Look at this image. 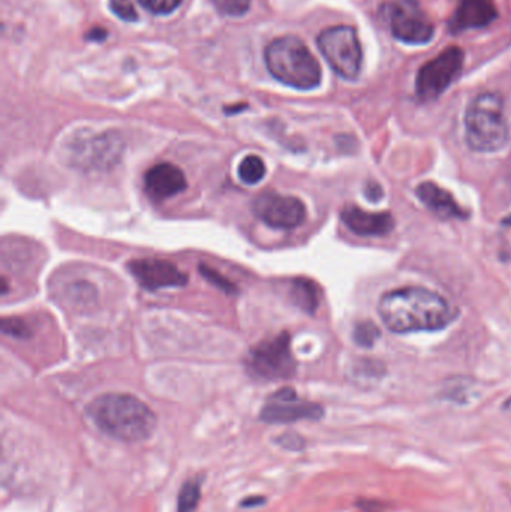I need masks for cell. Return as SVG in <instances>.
Returning a JSON list of instances; mask_svg holds the SVG:
<instances>
[{"label":"cell","instance_id":"44dd1931","mask_svg":"<svg viewBox=\"0 0 511 512\" xmlns=\"http://www.w3.org/2000/svg\"><path fill=\"white\" fill-rule=\"evenodd\" d=\"M378 337H380V330H378L377 325L369 321L360 322L354 330V340H356L357 345L363 346V348H371Z\"/></svg>","mask_w":511,"mask_h":512},{"label":"cell","instance_id":"603a6c76","mask_svg":"<svg viewBox=\"0 0 511 512\" xmlns=\"http://www.w3.org/2000/svg\"><path fill=\"white\" fill-rule=\"evenodd\" d=\"M2 330L3 333L17 337V339H27L32 336L29 325L20 318H3Z\"/></svg>","mask_w":511,"mask_h":512},{"label":"cell","instance_id":"6da1fadb","mask_svg":"<svg viewBox=\"0 0 511 512\" xmlns=\"http://www.w3.org/2000/svg\"><path fill=\"white\" fill-rule=\"evenodd\" d=\"M378 313L387 328L396 334L437 331L453 321L446 298L422 286H405L380 298Z\"/></svg>","mask_w":511,"mask_h":512},{"label":"cell","instance_id":"9a60e30c","mask_svg":"<svg viewBox=\"0 0 511 512\" xmlns=\"http://www.w3.org/2000/svg\"><path fill=\"white\" fill-rule=\"evenodd\" d=\"M497 17L498 11L492 0H459L449 26L452 32H464L489 26Z\"/></svg>","mask_w":511,"mask_h":512},{"label":"cell","instance_id":"ffe728a7","mask_svg":"<svg viewBox=\"0 0 511 512\" xmlns=\"http://www.w3.org/2000/svg\"><path fill=\"white\" fill-rule=\"evenodd\" d=\"M221 14L227 17H242L251 8V0H212Z\"/></svg>","mask_w":511,"mask_h":512},{"label":"cell","instance_id":"7a4b0ae2","mask_svg":"<svg viewBox=\"0 0 511 512\" xmlns=\"http://www.w3.org/2000/svg\"><path fill=\"white\" fill-rule=\"evenodd\" d=\"M87 414L111 438L123 442H143L155 432L152 409L131 394H104L96 397Z\"/></svg>","mask_w":511,"mask_h":512},{"label":"cell","instance_id":"ac0fdd59","mask_svg":"<svg viewBox=\"0 0 511 512\" xmlns=\"http://www.w3.org/2000/svg\"><path fill=\"white\" fill-rule=\"evenodd\" d=\"M266 176V164L260 156H246L239 165V179L245 185H257Z\"/></svg>","mask_w":511,"mask_h":512},{"label":"cell","instance_id":"9c48e42d","mask_svg":"<svg viewBox=\"0 0 511 512\" xmlns=\"http://www.w3.org/2000/svg\"><path fill=\"white\" fill-rule=\"evenodd\" d=\"M254 212L267 227L294 230L306 219V207L299 198L263 192L254 201Z\"/></svg>","mask_w":511,"mask_h":512},{"label":"cell","instance_id":"2e32d148","mask_svg":"<svg viewBox=\"0 0 511 512\" xmlns=\"http://www.w3.org/2000/svg\"><path fill=\"white\" fill-rule=\"evenodd\" d=\"M419 200L441 219H465L468 213L456 203L452 194L432 182H425L416 189Z\"/></svg>","mask_w":511,"mask_h":512},{"label":"cell","instance_id":"e0dca14e","mask_svg":"<svg viewBox=\"0 0 511 512\" xmlns=\"http://www.w3.org/2000/svg\"><path fill=\"white\" fill-rule=\"evenodd\" d=\"M293 298L297 306L305 312L314 313L318 307V289L314 282L308 279H296L293 282Z\"/></svg>","mask_w":511,"mask_h":512},{"label":"cell","instance_id":"7402d4cb","mask_svg":"<svg viewBox=\"0 0 511 512\" xmlns=\"http://www.w3.org/2000/svg\"><path fill=\"white\" fill-rule=\"evenodd\" d=\"M138 2H140L141 6H144L147 11L152 12V14L167 15L176 11V9L182 5L183 0H138Z\"/></svg>","mask_w":511,"mask_h":512},{"label":"cell","instance_id":"484cf974","mask_svg":"<svg viewBox=\"0 0 511 512\" xmlns=\"http://www.w3.org/2000/svg\"><path fill=\"white\" fill-rule=\"evenodd\" d=\"M86 38L92 39V41H102L107 38V32L104 29H93L92 32L87 33Z\"/></svg>","mask_w":511,"mask_h":512},{"label":"cell","instance_id":"4fadbf2b","mask_svg":"<svg viewBox=\"0 0 511 512\" xmlns=\"http://www.w3.org/2000/svg\"><path fill=\"white\" fill-rule=\"evenodd\" d=\"M188 182L185 174L173 164H158L144 176L146 194L156 203L176 197L185 191Z\"/></svg>","mask_w":511,"mask_h":512},{"label":"cell","instance_id":"52a82bcc","mask_svg":"<svg viewBox=\"0 0 511 512\" xmlns=\"http://www.w3.org/2000/svg\"><path fill=\"white\" fill-rule=\"evenodd\" d=\"M381 11L392 35L404 44H428L434 36L432 21L417 0H390L384 3Z\"/></svg>","mask_w":511,"mask_h":512},{"label":"cell","instance_id":"cb8c5ba5","mask_svg":"<svg viewBox=\"0 0 511 512\" xmlns=\"http://www.w3.org/2000/svg\"><path fill=\"white\" fill-rule=\"evenodd\" d=\"M110 9L120 20L128 21V23L138 20L137 11H135L131 0H110Z\"/></svg>","mask_w":511,"mask_h":512},{"label":"cell","instance_id":"4316f807","mask_svg":"<svg viewBox=\"0 0 511 512\" xmlns=\"http://www.w3.org/2000/svg\"><path fill=\"white\" fill-rule=\"evenodd\" d=\"M504 411L510 412L511 414V399L507 400L506 403H504Z\"/></svg>","mask_w":511,"mask_h":512},{"label":"cell","instance_id":"30bf717a","mask_svg":"<svg viewBox=\"0 0 511 512\" xmlns=\"http://www.w3.org/2000/svg\"><path fill=\"white\" fill-rule=\"evenodd\" d=\"M324 411L320 405L302 402L296 391L284 388L270 397L269 403L261 411L260 418L270 424L296 423L302 420H320Z\"/></svg>","mask_w":511,"mask_h":512},{"label":"cell","instance_id":"8fae6325","mask_svg":"<svg viewBox=\"0 0 511 512\" xmlns=\"http://www.w3.org/2000/svg\"><path fill=\"white\" fill-rule=\"evenodd\" d=\"M132 276L137 279L147 291H158L162 288H177L188 283V276L176 265L165 259L143 258L135 259L128 264Z\"/></svg>","mask_w":511,"mask_h":512},{"label":"cell","instance_id":"ba28073f","mask_svg":"<svg viewBox=\"0 0 511 512\" xmlns=\"http://www.w3.org/2000/svg\"><path fill=\"white\" fill-rule=\"evenodd\" d=\"M464 68V51L449 47L431 62L422 66L416 80L417 98L423 102L440 98L461 75Z\"/></svg>","mask_w":511,"mask_h":512},{"label":"cell","instance_id":"3957f363","mask_svg":"<svg viewBox=\"0 0 511 512\" xmlns=\"http://www.w3.org/2000/svg\"><path fill=\"white\" fill-rule=\"evenodd\" d=\"M266 66L279 83L293 89L312 90L320 86V63L296 36H282L270 42L266 48Z\"/></svg>","mask_w":511,"mask_h":512},{"label":"cell","instance_id":"7c38bea8","mask_svg":"<svg viewBox=\"0 0 511 512\" xmlns=\"http://www.w3.org/2000/svg\"><path fill=\"white\" fill-rule=\"evenodd\" d=\"M74 161L89 170H110L122 158L123 144L119 135L104 134L84 141L77 147Z\"/></svg>","mask_w":511,"mask_h":512},{"label":"cell","instance_id":"d6986e66","mask_svg":"<svg viewBox=\"0 0 511 512\" xmlns=\"http://www.w3.org/2000/svg\"><path fill=\"white\" fill-rule=\"evenodd\" d=\"M201 498V487L198 481H188L183 484L179 493L177 512H194Z\"/></svg>","mask_w":511,"mask_h":512},{"label":"cell","instance_id":"5bb4252c","mask_svg":"<svg viewBox=\"0 0 511 512\" xmlns=\"http://www.w3.org/2000/svg\"><path fill=\"white\" fill-rule=\"evenodd\" d=\"M341 218L345 227L357 236L383 237L392 233L395 228V219L390 213L365 212L356 206L345 207Z\"/></svg>","mask_w":511,"mask_h":512},{"label":"cell","instance_id":"277c9868","mask_svg":"<svg viewBox=\"0 0 511 512\" xmlns=\"http://www.w3.org/2000/svg\"><path fill=\"white\" fill-rule=\"evenodd\" d=\"M465 138L471 150L494 153L509 141L503 99L495 93L477 96L465 114Z\"/></svg>","mask_w":511,"mask_h":512},{"label":"cell","instance_id":"5b68a950","mask_svg":"<svg viewBox=\"0 0 511 512\" xmlns=\"http://www.w3.org/2000/svg\"><path fill=\"white\" fill-rule=\"evenodd\" d=\"M318 47L339 77L350 81L359 77L363 51L356 29L351 26L329 27L318 36Z\"/></svg>","mask_w":511,"mask_h":512},{"label":"cell","instance_id":"8992f818","mask_svg":"<svg viewBox=\"0 0 511 512\" xmlns=\"http://www.w3.org/2000/svg\"><path fill=\"white\" fill-rule=\"evenodd\" d=\"M246 367L254 378L264 381L293 378L296 360L291 352L290 334L281 333L273 339L258 343L249 352Z\"/></svg>","mask_w":511,"mask_h":512},{"label":"cell","instance_id":"d4e9b609","mask_svg":"<svg viewBox=\"0 0 511 512\" xmlns=\"http://www.w3.org/2000/svg\"><path fill=\"white\" fill-rule=\"evenodd\" d=\"M200 273L203 274L210 283L218 286L219 289L227 292V294H233V292H236V286H234L230 280L225 279V277H222L218 271L212 270V268L207 267V265H200Z\"/></svg>","mask_w":511,"mask_h":512}]
</instances>
